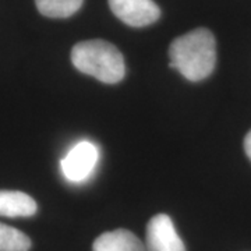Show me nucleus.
<instances>
[{"instance_id":"nucleus-8","label":"nucleus","mask_w":251,"mask_h":251,"mask_svg":"<svg viewBox=\"0 0 251 251\" xmlns=\"http://www.w3.org/2000/svg\"><path fill=\"white\" fill-rule=\"evenodd\" d=\"M84 0H35L41 14L49 18H67L77 13Z\"/></svg>"},{"instance_id":"nucleus-2","label":"nucleus","mask_w":251,"mask_h":251,"mask_svg":"<svg viewBox=\"0 0 251 251\" xmlns=\"http://www.w3.org/2000/svg\"><path fill=\"white\" fill-rule=\"evenodd\" d=\"M72 62L77 70L105 84H116L125 77L123 54L116 46L103 39L82 41L74 45Z\"/></svg>"},{"instance_id":"nucleus-3","label":"nucleus","mask_w":251,"mask_h":251,"mask_svg":"<svg viewBox=\"0 0 251 251\" xmlns=\"http://www.w3.org/2000/svg\"><path fill=\"white\" fill-rule=\"evenodd\" d=\"M98 159V147L91 141H80L62 159L63 175L72 183H82L92 175Z\"/></svg>"},{"instance_id":"nucleus-7","label":"nucleus","mask_w":251,"mask_h":251,"mask_svg":"<svg viewBox=\"0 0 251 251\" xmlns=\"http://www.w3.org/2000/svg\"><path fill=\"white\" fill-rule=\"evenodd\" d=\"M94 251H145L143 242L126 229L100 234L92 246Z\"/></svg>"},{"instance_id":"nucleus-4","label":"nucleus","mask_w":251,"mask_h":251,"mask_svg":"<svg viewBox=\"0 0 251 251\" xmlns=\"http://www.w3.org/2000/svg\"><path fill=\"white\" fill-rule=\"evenodd\" d=\"M119 20L130 27H147L161 17V9L153 0H108Z\"/></svg>"},{"instance_id":"nucleus-9","label":"nucleus","mask_w":251,"mask_h":251,"mask_svg":"<svg viewBox=\"0 0 251 251\" xmlns=\"http://www.w3.org/2000/svg\"><path fill=\"white\" fill-rule=\"evenodd\" d=\"M31 239L16 227L0 224V251H28Z\"/></svg>"},{"instance_id":"nucleus-5","label":"nucleus","mask_w":251,"mask_h":251,"mask_svg":"<svg viewBox=\"0 0 251 251\" xmlns=\"http://www.w3.org/2000/svg\"><path fill=\"white\" fill-rule=\"evenodd\" d=\"M148 251H186L184 243L175 229L172 219L165 214L151 218L147 226Z\"/></svg>"},{"instance_id":"nucleus-6","label":"nucleus","mask_w":251,"mask_h":251,"mask_svg":"<svg viewBox=\"0 0 251 251\" xmlns=\"http://www.w3.org/2000/svg\"><path fill=\"white\" fill-rule=\"evenodd\" d=\"M36 202L23 191L0 190V216L28 218L36 214Z\"/></svg>"},{"instance_id":"nucleus-10","label":"nucleus","mask_w":251,"mask_h":251,"mask_svg":"<svg viewBox=\"0 0 251 251\" xmlns=\"http://www.w3.org/2000/svg\"><path fill=\"white\" fill-rule=\"evenodd\" d=\"M244 151H246L247 156L250 158L251 161V130L250 133L246 135V140H244Z\"/></svg>"},{"instance_id":"nucleus-1","label":"nucleus","mask_w":251,"mask_h":251,"mask_svg":"<svg viewBox=\"0 0 251 251\" xmlns=\"http://www.w3.org/2000/svg\"><path fill=\"white\" fill-rule=\"evenodd\" d=\"M169 57V67L176 69L187 80H204L215 69V38L206 28L193 29L172 42Z\"/></svg>"}]
</instances>
